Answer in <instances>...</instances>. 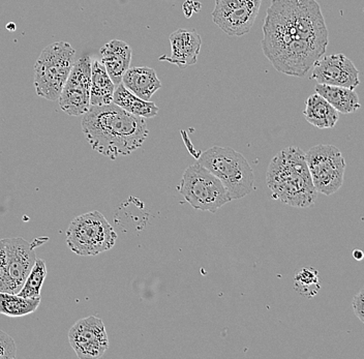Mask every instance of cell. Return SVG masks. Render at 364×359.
Here are the masks:
<instances>
[{
  "instance_id": "7a4b0ae2",
  "label": "cell",
  "mask_w": 364,
  "mask_h": 359,
  "mask_svg": "<svg viewBox=\"0 0 364 359\" xmlns=\"http://www.w3.org/2000/svg\"><path fill=\"white\" fill-rule=\"evenodd\" d=\"M81 126L93 151L111 160L133 154L149 134L145 118L131 114L114 103L90 106Z\"/></svg>"
},
{
  "instance_id": "ac0fdd59",
  "label": "cell",
  "mask_w": 364,
  "mask_h": 359,
  "mask_svg": "<svg viewBox=\"0 0 364 359\" xmlns=\"http://www.w3.org/2000/svg\"><path fill=\"white\" fill-rule=\"evenodd\" d=\"M315 92L324 97L333 108L336 109V111H338V113L351 114L360 109L361 104L358 95L351 88L317 84Z\"/></svg>"
},
{
  "instance_id": "2e32d148",
  "label": "cell",
  "mask_w": 364,
  "mask_h": 359,
  "mask_svg": "<svg viewBox=\"0 0 364 359\" xmlns=\"http://www.w3.org/2000/svg\"><path fill=\"white\" fill-rule=\"evenodd\" d=\"M122 83L127 90L145 101H150L152 95L161 88V82L156 73L148 67L129 68Z\"/></svg>"
},
{
  "instance_id": "7402d4cb",
  "label": "cell",
  "mask_w": 364,
  "mask_h": 359,
  "mask_svg": "<svg viewBox=\"0 0 364 359\" xmlns=\"http://www.w3.org/2000/svg\"><path fill=\"white\" fill-rule=\"evenodd\" d=\"M46 277H47V267H46L45 261L36 258L31 274L27 277L24 285L22 286L18 294L26 299L41 297V290H42Z\"/></svg>"
},
{
  "instance_id": "d6986e66",
  "label": "cell",
  "mask_w": 364,
  "mask_h": 359,
  "mask_svg": "<svg viewBox=\"0 0 364 359\" xmlns=\"http://www.w3.org/2000/svg\"><path fill=\"white\" fill-rule=\"evenodd\" d=\"M115 90L116 85L101 61L93 60L91 65V106L112 104Z\"/></svg>"
},
{
  "instance_id": "6da1fadb",
  "label": "cell",
  "mask_w": 364,
  "mask_h": 359,
  "mask_svg": "<svg viewBox=\"0 0 364 359\" xmlns=\"http://www.w3.org/2000/svg\"><path fill=\"white\" fill-rule=\"evenodd\" d=\"M262 50L277 72L302 78L325 55L328 28L317 0H272Z\"/></svg>"
},
{
  "instance_id": "52a82bcc",
  "label": "cell",
  "mask_w": 364,
  "mask_h": 359,
  "mask_svg": "<svg viewBox=\"0 0 364 359\" xmlns=\"http://www.w3.org/2000/svg\"><path fill=\"white\" fill-rule=\"evenodd\" d=\"M179 193L192 208L215 213L232 201L222 181L210 171L196 163L182 175Z\"/></svg>"
},
{
  "instance_id": "3957f363",
  "label": "cell",
  "mask_w": 364,
  "mask_h": 359,
  "mask_svg": "<svg viewBox=\"0 0 364 359\" xmlns=\"http://www.w3.org/2000/svg\"><path fill=\"white\" fill-rule=\"evenodd\" d=\"M266 183L272 197L287 205L307 208L317 200L318 192L309 173L306 152L299 147H288L272 159Z\"/></svg>"
},
{
  "instance_id": "e0dca14e",
  "label": "cell",
  "mask_w": 364,
  "mask_h": 359,
  "mask_svg": "<svg viewBox=\"0 0 364 359\" xmlns=\"http://www.w3.org/2000/svg\"><path fill=\"white\" fill-rule=\"evenodd\" d=\"M304 115L309 124L318 129L334 128L340 119L338 111L318 93L306 100Z\"/></svg>"
},
{
  "instance_id": "cb8c5ba5",
  "label": "cell",
  "mask_w": 364,
  "mask_h": 359,
  "mask_svg": "<svg viewBox=\"0 0 364 359\" xmlns=\"http://www.w3.org/2000/svg\"><path fill=\"white\" fill-rule=\"evenodd\" d=\"M17 347L15 341L4 331H0V359L15 358Z\"/></svg>"
},
{
  "instance_id": "8fae6325",
  "label": "cell",
  "mask_w": 364,
  "mask_h": 359,
  "mask_svg": "<svg viewBox=\"0 0 364 359\" xmlns=\"http://www.w3.org/2000/svg\"><path fill=\"white\" fill-rule=\"evenodd\" d=\"M68 342L80 359H99L109 348L106 327L100 318L80 319L68 331Z\"/></svg>"
},
{
  "instance_id": "7c38bea8",
  "label": "cell",
  "mask_w": 364,
  "mask_h": 359,
  "mask_svg": "<svg viewBox=\"0 0 364 359\" xmlns=\"http://www.w3.org/2000/svg\"><path fill=\"white\" fill-rule=\"evenodd\" d=\"M6 277L1 292L18 294L31 274L36 255L34 242H29L21 237L6 238Z\"/></svg>"
},
{
  "instance_id": "4fadbf2b",
  "label": "cell",
  "mask_w": 364,
  "mask_h": 359,
  "mask_svg": "<svg viewBox=\"0 0 364 359\" xmlns=\"http://www.w3.org/2000/svg\"><path fill=\"white\" fill-rule=\"evenodd\" d=\"M311 79L318 84L351 90H356L360 85L358 69L351 59L343 53L323 55L314 65Z\"/></svg>"
},
{
  "instance_id": "603a6c76",
  "label": "cell",
  "mask_w": 364,
  "mask_h": 359,
  "mask_svg": "<svg viewBox=\"0 0 364 359\" xmlns=\"http://www.w3.org/2000/svg\"><path fill=\"white\" fill-rule=\"evenodd\" d=\"M294 288L299 294L304 296H316L321 289L318 272L314 267H304L294 277Z\"/></svg>"
},
{
  "instance_id": "ffe728a7",
  "label": "cell",
  "mask_w": 364,
  "mask_h": 359,
  "mask_svg": "<svg viewBox=\"0 0 364 359\" xmlns=\"http://www.w3.org/2000/svg\"><path fill=\"white\" fill-rule=\"evenodd\" d=\"M113 103L131 114L142 118H154L159 114V108L154 102L145 101L125 88L124 84L116 86Z\"/></svg>"
},
{
  "instance_id": "5bb4252c",
  "label": "cell",
  "mask_w": 364,
  "mask_h": 359,
  "mask_svg": "<svg viewBox=\"0 0 364 359\" xmlns=\"http://www.w3.org/2000/svg\"><path fill=\"white\" fill-rule=\"evenodd\" d=\"M171 55L159 58L161 61H168L181 69L197 63L202 47L201 36L196 31L179 28L169 36Z\"/></svg>"
},
{
  "instance_id": "83f0119b",
  "label": "cell",
  "mask_w": 364,
  "mask_h": 359,
  "mask_svg": "<svg viewBox=\"0 0 364 359\" xmlns=\"http://www.w3.org/2000/svg\"><path fill=\"white\" fill-rule=\"evenodd\" d=\"M352 255L353 258L357 261H361L364 258L363 252L360 251V250H355V251H353Z\"/></svg>"
},
{
  "instance_id": "30bf717a",
  "label": "cell",
  "mask_w": 364,
  "mask_h": 359,
  "mask_svg": "<svg viewBox=\"0 0 364 359\" xmlns=\"http://www.w3.org/2000/svg\"><path fill=\"white\" fill-rule=\"evenodd\" d=\"M91 65L90 56L85 55L76 61L70 70L58 99L59 106L68 115L81 116L90 110Z\"/></svg>"
},
{
  "instance_id": "d4e9b609",
  "label": "cell",
  "mask_w": 364,
  "mask_h": 359,
  "mask_svg": "<svg viewBox=\"0 0 364 359\" xmlns=\"http://www.w3.org/2000/svg\"><path fill=\"white\" fill-rule=\"evenodd\" d=\"M353 310L355 315L364 323V288L359 291L352 301Z\"/></svg>"
},
{
  "instance_id": "44dd1931",
  "label": "cell",
  "mask_w": 364,
  "mask_h": 359,
  "mask_svg": "<svg viewBox=\"0 0 364 359\" xmlns=\"http://www.w3.org/2000/svg\"><path fill=\"white\" fill-rule=\"evenodd\" d=\"M41 297L26 299L14 293L0 292V314L8 317L18 318L31 315L38 310Z\"/></svg>"
},
{
  "instance_id": "484cf974",
  "label": "cell",
  "mask_w": 364,
  "mask_h": 359,
  "mask_svg": "<svg viewBox=\"0 0 364 359\" xmlns=\"http://www.w3.org/2000/svg\"><path fill=\"white\" fill-rule=\"evenodd\" d=\"M6 277V247L4 240H0V292Z\"/></svg>"
},
{
  "instance_id": "9a60e30c",
  "label": "cell",
  "mask_w": 364,
  "mask_h": 359,
  "mask_svg": "<svg viewBox=\"0 0 364 359\" xmlns=\"http://www.w3.org/2000/svg\"><path fill=\"white\" fill-rule=\"evenodd\" d=\"M101 63L116 86L122 83L125 73L131 67L132 48L119 40L107 43L100 50Z\"/></svg>"
},
{
  "instance_id": "8992f818",
  "label": "cell",
  "mask_w": 364,
  "mask_h": 359,
  "mask_svg": "<svg viewBox=\"0 0 364 359\" xmlns=\"http://www.w3.org/2000/svg\"><path fill=\"white\" fill-rule=\"evenodd\" d=\"M67 244L79 256H95L112 249L117 234L100 211L93 210L75 218L68 225Z\"/></svg>"
},
{
  "instance_id": "5b68a950",
  "label": "cell",
  "mask_w": 364,
  "mask_h": 359,
  "mask_svg": "<svg viewBox=\"0 0 364 359\" xmlns=\"http://www.w3.org/2000/svg\"><path fill=\"white\" fill-rule=\"evenodd\" d=\"M76 50L70 43L56 42L43 50L34 65V87L38 97L58 101L74 67Z\"/></svg>"
},
{
  "instance_id": "4316f807",
  "label": "cell",
  "mask_w": 364,
  "mask_h": 359,
  "mask_svg": "<svg viewBox=\"0 0 364 359\" xmlns=\"http://www.w3.org/2000/svg\"><path fill=\"white\" fill-rule=\"evenodd\" d=\"M202 4L198 1H193V0H186L182 6V10H183L184 15L186 18L192 17L193 13H199L201 10Z\"/></svg>"
},
{
  "instance_id": "277c9868",
  "label": "cell",
  "mask_w": 364,
  "mask_h": 359,
  "mask_svg": "<svg viewBox=\"0 0 364 359\" xmlns=\"http://www.w3.org/2000/svg\"><path fill=\"white\" fill-rule=\"evenodd\" d=\"M197 163L222 181L231 200L241 199L254 188V172L249 162L230 147H211L199 156Z\"/></svg>"
},
{
  "instance_id": "9c48e42d",
  "label": "cell",
  "mask_w": 364,
  "mask_h": 359,
  "mask_svg": "<svg viewBox=\"0 0 364 359\" xmlns=\"http://www.w3.org/2000/svg\"><path fill=\"white\" fill-rule=\"evenodd\" d=\"M262 0H215L213 20L229 36L250 33L258 17Z\"/></svg>"
},
{
  "instance_id": "ba28073f",
  "label": "cell",
  "mask_w": 364,
  "mask_h": 359,
  "mask_svg": "<svg viewBox=\"0 0 364 359\" xmlns=\"http://www.w3.org/2000/svg\"><path fill=\"white\" fill-rule=\"evenodd\" d=\"M306 163L316 190L321 194L338 192L343 183L346 161L338 147L318 144L306 152Z\"/></svg>"
}]
</instances>
